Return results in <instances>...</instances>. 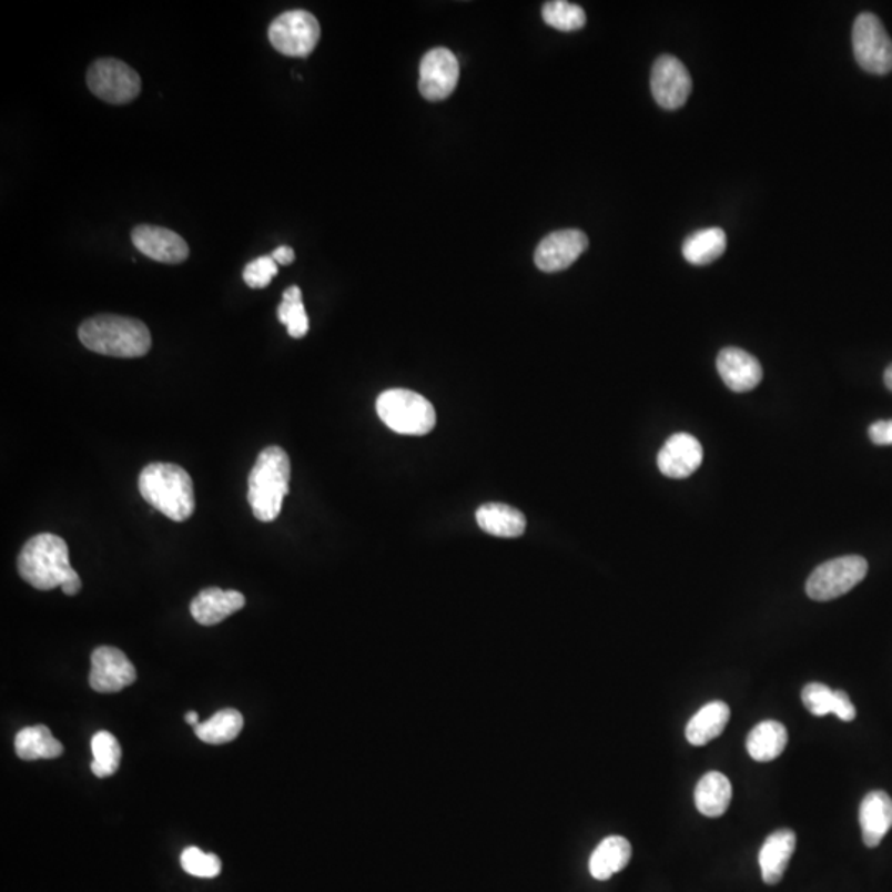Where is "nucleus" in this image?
I'll return each instance as SVG.
<instances>
[{
	"mask_svg": "<svg viewBox=\"0 0 892 892\" xmlns=\"http://www.w3.org/2000/svg\"><path fill=\"white\" fill-rule=\"evenodd\" d=\"M276 275H278V263L273 256H260L243 270V280L253 290L266 288Z\"/></svg>",
	"mask_w": 892,
	"mask_h": 892,
	"instance_id": "nucleus-32",
	"label": "nucleus"
},
{
	"mask_svg": "<svg viewBox=\"0 0 892 892\" xmlns=\"http://www.w3.org/2000/svg\"><path fill=\"white\" fill-rule=\"evenodd\" d=\"M185 722H187V724L194 726V728L195 726L201 724V722H199L197 712L195 711L187 712V714H185Z\"/></svg>",
	"mask_w": 892,
	"mask_h": 892,
	"instance_id": "nucleus-37",
	"label": "nucleus"
},
{
	"mask_svg": "<svg viewBox=\"0 0 892 892\" xmlns=\"http://www.w3.org/2000/svg\"><path fill=\"white\" fill-rule=\"evenodd\" d=\"M589 249V239L580 230H559L549 233L537 245L534 263L544 273H557L569 268Z\"/></svg>",
	"mask_w": 892,
	"mask_h": 892,
	"instance_id": "nucleus-11",
	"label": "nucleus"
},
{
	"mask_svg": "<svg viewBox=\"0 0 892 892\" xmlns=\"http://www.w3.org/2000/svg\"><path fill=\"white\" fill-rule=\"evenodd\" d=\"M702 463V446L689 434H675L658 453V468L665 476L682 479L698 472Z\"/></svg>",
	"mask_w": 892,
	"mask_h": 892,
	"instance_id": "nucleus-15",
	"label": "nucleus"
},
{
	"mask_svg": "<svg viewBox=\"0 0 892 892\" xmlns=\"http://www.w3.org/2000/svg\"><path fill=\"white\" fill-rule=\"evenodd\" d=\"M692 90L691 74L681 60L661 55L651 70V93L665 110H678L688 101Z\"/></svg>",
	"mask_w": 892,
	"mask_h": 892,
	"instance_id": "nucleus-10",
	"label": "nucleus"
},
{
	"mask_svg": "<svg viewBox=\"0 0 892 892\" xmlns=\"http://www.w3.org/2000/svg\"><path fill=\"white\" fill-rule=\"evenodd\" d=\"M543 19L547 26L560 32H576L582 29L587 22L586 12L582 7L566 0H554L543 7Z\"/></svg>",
	"mask_w": 892,
	"mask_h": 892,
	"instance_id": "nucleus-30",
	"label": "nucleus"
},
{
	"mask_svg": "<svg viewBox=\"0 0 892 892\" xmlns=\"http://www.w3.org/2000/svg\"><path fill=\"white\" fill-rule=\"evenodd\" d=\"M833 689L830 686L821 685V682H810L802 691L803 706L813 716H820V718L833 712Z\"/></svg>",
	"mask_w": 892,
	"mask_h": 892,
	"instance_id": "nucleus-33",
	"label": "nucleus"
},
{
	"mask_svg": "<svg viewBox=\"0 0 892 892\" xmlns=\"http://www.w3.org/2000/svg\"><path fill=\"white\" fill-rule=\"evenodd\" d=\"M378 418L398 435L422 437L430 434L437 425L434 405L417 392L407 388H391L377 398Z\"/></svg>",
	"mask_w": 892,
	"mask_h": 892,
	"instance_id": "nucleus-5",
	"label": "nucleus"
},
{
	"mask_svg": "<svg viewBox=\"0 0 892 892\" xmlns=\"http://www.w3.org/2000/svg\"><path fill=\"white\" fill-rule=\"evenodd\" d=\"M870 438L874 445H892V420H880L870 427Z\"/></svg>",
	"mask_w": 892,
	"mask_h": 892,
	"instance_id": "nucleus-35",
	"label": "nucleus"
},
{
	"mask_svg": "<svg viewBox=\"0 0 892 892\" xmlns=\"http://www.w3.org/2000/svg\"><path fill=\"white\" fill-rule=\"evenodd\" d=\"M278 320L280 323L285 324L290 336L295 339L306 336L310 331V320H307L300 286H292L283 293V300L278 306Z\"/></svg>",
	"mask_w": 892,
	"mask_h": 892,
	"instance_id": "nucleus-29",
	"label": "nucleus"
},
{
	"mask_svg": "<svg viewBox=\"0 0 892 892\" xmlns=\"http://www.w3.org/2000/svg\"><path fill=\"white\" fill-rule=\"evenodd\" d=\"M87 83L91 93L110 104H126L141 93L136 70L118 59H100L90 67Z\"/></svg>",
	"mask_w": 892,
	"mask_h": 892,
	"instance_id": "nucleus-7",
	"label": "nucleus"
},
{
	"mask_svg": "<svg viewBox=\"0 0 892 892\" xmlns=\"http://www.w3.org/2000/svg\"><path fill=\"white\" fill-rule=\"evenodd\" d=\"M731 709L724 701H712L699 709L686 726V739L692 746H706L724 732Z\"/></svg>",
	"mask_w": 892,
	"mask_h": 892,
	"instance_id": "nucleus-20",
	"label": "nucleus"
},
{
	"mask_svg": "<svg viewBox=\"0 0 892 892\" xmlns=\"http://www.w3.org/2000/svg\"><path fill=\"white\" fill-rule=\"evenodd\" d=\"M16 753L22 760L57 759L62 756L63 746L47 726H30L17 734Z\"/></svg>",
	"mask_w": 892,
	"mask_h": 892,
	"instance_id": "nucleus-26",
	"label": "nucleus"
},
{
	"mask_svg": "<svg viewBox=\"0 0 892 892\" xmlns=\"http://www.w3.org/2000/svg\"><path fill=\"white\" fill-rule=\"evenodd\" d=\"M732 785L721 772H709L699 780L695 790L696 809L705 817L719 818L728 812Z\"/></svg>",
	"mask_w": 892,
	"mask_h": 892,
	"instance_id": "nucleus-21",
	"label": "nucleus"
},
{
	"mask_svg": "<svg viewBox=\"0 0 892 892\" xmlns=\"http://www.w3.org/2000/svg\"><path fill=\"white\" fill-rule=\"evenodd\" d=\"M140 491L152 508L175 523L194 515V483L182 466L152 463L141 472Z\"/></svg>",
	"mask_w": 892,
	"mask_h": 892,
	"instance_id": "nucleus-4",
	"label": "nucleus"
},
{
	"mask_svg": "<svg viewBox=\"0 0 892 892\" xmlns=\"http://www.w3.org/2000/svg\"><path fill=\"white\" fill-rule=\"evenodd\" d=\"M718 372L732 392H750L762 381V366L752 354L738 347L722 349L718 356Z\"/></svg>",
	"mask_w": 892,
	"mask_h": 892,
	"instance_id": "nucleus-16",
	"label": "nucleus"
},
{
	"mask_svg": "<svg viewBox=\"0 0 892 892\" xmlns=\"http://www.w3.org/2000/svg\"><path fill=\"white\" fill-rule=\"evenodd\" d=\"M476 523L496 537H519L526 530V518L518 509L503 503H488L476 511Z\"/></svg>",
	"mask_w": 892,
	"mask_h": 892,
	"instance_id": "nucleus-23",
	"label": "nucleus"
},
{
	"mask_svg": "<svg viewBox=\"0 0 892 892\" xmlns=\"http://www.w3.org/2000/svg\"><path fill=\"white\" fill-rule=\"evenodd\" d=\"M181 864L185 873L197 878H215L221 874V858L214 853H204L199 848L191 847L184 850L181 856Z\"/></svg>",
	"mask_w": 892,
	"mask_h": 892,
	"instance_id": "nucleus-31",
	"label": "nucleus"
},
{
	"mask_svg": "<svg viewBox=\"0 0 892 892\" xmlns=\"http://www.w3.org/2000/svg\"><path fill=\"white\" fill-rule=\"evenodd\" d=\"M290 478L292 463L285 449L272 445L260 453L249 476V503L256 519L272 523L278 518Z\"/></svg>",
	"mask_w": 892,
	"mask_h": 892,
	"instance_id": "nucleus-3",
	"label": "nucleus"
},
{
	"mask_svg": "<svg viewBox=\"0 0 892 892\" xmlns=\"http://www.w3.org/2000/svg\"><path fill=\"white\" fill-rule=\"evenodd\" d=\"M272 256L278 265L288 266L295 262V250L286 245L278 246V249L273 252Z\"/></svg>",
	"mask_w": 892,
	"mask_h": 892,
	"instance_id": "nucleus-36",
	"label": "nucleus"
},
{
	"mask_svg": "<svg viewBox=\"0 0 892 892\" xmlns=\"http://www.w3.org/2000/svg\"><path fill=\"white\" fill-rule=\"evenodd\" d=\"M860 823L864 844L876 848L892 828L891 797L883 790L868 793L861 802Z\"/></svg>",
	"mask_w": 892,
	"mask_h": 892,
	"instance_id": "nucleus-19",
	"label": "nucleus"
},
{
	"mask_svg": "<svg viewBox=\"0 0 892 892\" xmlns=\"http://www.w3.org/2000/svg\"><path fill=\"white\" fill-rule=\"evenodd\" d=\"M130 658L114 647H100L91 655L90 686L97 692H118L136 681Z\"/></svg>",
	"mask_w": 892,
	"mask_h": 892,
	"instance_id": "nucleus-13",
	"label": "nucleus"
},
{
	"mask_svg": "<svg viewBox=\"0 0 892 892\" xmlns=\"http://www.w3.org/2000/svg\"><path fill=\"white\" fill-rule=\"evenodd\" d=\"M866 574L868 562L864 557H838L813 570L807 582V594L817 601L833 600L854 589Z\"/></svg>",
	"mask_w": 892,
	"mask_h": 892,
	"instance_id": "nucleus-8",
	"label": "nucleus"
},
{
	"mask_svg": "<svg viewBox=\"0 0 892 892\" xmlns=\"http://www.w3.org/2000/svg\"><path fill=\"white\" fill-rule=\"evenodd\" d=\"M242 729L243 716L236 709H222L209 721L195 726L194 731L202 742L221 746V743L235 741Z\"/></svg>",
	"mask_w": 892,
	"mask_h": 892,
	"instance_id": "nucleus-27",
	"label": "nucleus"
},
{
	"mask_svg": "<svg viewBox=\"0 0 892 892\" xmlns=\"http://www.w3.org/2000/svg\"><path fill=\"white\" fill-rule=\"evenodd\" d=\"M78 337L93 353L124 359L146 356L152 346L151 333L143 321L116 314L90 317L81 324Z\"/></svg>",
	"mask_w": 892,
	"mask_h": 892,
	"instance_id": "nucleus-2",
	"label": "nucleus"
},
{
	"mask_svg": "<svg viewBox=\"0 0 892 892\" xmlns=\"http://www.w3.org/2000/svg\"><path fill=\"white\" fill-rule=\"evenodd\" d=\"M726 249H728V236L724 230L712 226L688 236L682 243V255L691 265H709L721 259Z\"/></svg>",
	"mask_w": 892,
	"mask_h": 892,
	"instance_id": "nucleus-25",
	"label": "nucleus"
},
{
	"mask_svg": "<svg viewBox=\"0 0 892 892\" xmlns=\"http://www.w3.org/2000/svg\"><path fill=\"white\" fill-rule=\"evenodd\" d=\"M134 246L154 262L178 265L189 259V245L179 233L164 226L140 225L131 233Z\"/></svg>",
	"mask_w": 892,
	"mask_h": 892,
	"instance_id": "nucleus-14",
	"label": "nucleus"
},
{
	"mask_svg": "<svg viewBox=\"0 0 892 892\" xmlns=\"http://www.w3.org/2000/svg\"><path fill=\"white\" fill-rule=\"evenodd\" d=\"M245 597L236 590H222L217 587L204 589L192 600L191 614L197 624L212 627L221 624L230 615L245 607Z\"/></svg>",
	"mask_w": 892,
	"mask_h": 892,
	"instance_id": "nucleus-17",
	"label": "nucleus"
},
{
	"mask_svg": "<svg viewBox=\"0 0 892 892\" xmlns=\"http://www.w3.org/2000/svg\"><path fill=\"white\" fill-rule=\"evenodd\" d=\"M833 714L844 722H851L856 718V708L851 702L850 696L844 691H834Z\"/></svg>",
	"mask_w": 892,
	"mask_h": 892,
	"instance_id": "nucleus-34",
	"label": "nucleus"
},
{
	"mask_svg": "<svg viewBox=\"0 0 892 892\" xmlns=\"http://www.w3.org/2000/svg\"><path fill=\"white\" fill-rule=\"evenodd\" d=\"M631 860L630 841L624 837H608L598 844L589 861L590 874L598 881L610 880L620 873Z\"/></svg>",
	"mask_w": 892,
	"mask_h": 892,
	"instance_id": "nucleus-22",
	"label": "nucleus"
},
{
	"mask_svg": "<svg viewBox=\"0 0 892 892\" xmlns=\"http://www.w3.org/2000/svg\"><path fill=\"white\" fill-rule=\"evenodd\" d=\"M789 742L785 726L777 721H763L747 736L746 747L749 756L757 762H772L782 756Z\"/></svg>",
	"mask_w": 892,
	"mask_h": 892,
	"instance_id": "nucleus-24",
	"label": "nucleus"
},
{
	"mask_svg": "<svg viewBox=\"0 0 892 892\" xmlns=\"http://www.w3.org/2000/svg\"><path fill=\"white\" fill-rule=\"evenodd\" d=\"M458 80L459 63L452 50L438 47L422 59L418 88L425 100H446L455 91Z\"/></svg>",
	"mask_w": 892,
	"mask_h": 892,
	"instance_id": "nucleus-12",
	"label": "nucleus"
},
{
	"mask_svg": "<svg viewBox=\"0 0 892 892\" xmlns=\"http://www.w3.org/2000/svg\"><path fill=\"white\" fill-rule=\"evenodd\" d=\"M797 837L792 830H777L763 841L759 853L762 880L767 884H779L795 851Z\"/></svg>",
	"mask_w": 892,
	"mask_h": 892,
	"instance_id": "nucleus-18",
	"label": "nucleus"
},
{
	"mask_svg": "<svg viewBox=\"0 0 892 892\" xmlns=\"http://www.w3.org/2000/svg\"><path fill=\"white\" fill-rule=\"evenodd\" d=\"M91 752H93L94 757L93 763H91V772L98 779L114 776L120 769L121 746L111 732H97L91 739Z\"/></svg>",
	"mask_w": 892,
	"mask_h": 892,
	"instance_id": "nucleus-28",
	"label": "nucleus"
},
{
	"mask_svg": "<svg viewBox=\"0 0 892 892\" xmlns=\"http://www.w3.org/2000/svg\"><path fill=\"white\" fill-rule=\"evenodd\" d=\"M853 50L856 62L868 73L892 72V40L874 13L864 12L854 20Z\"/></svg>",
	"mask_w": 892,
	"mask_h": 892,
	"instance_id": "nucleus-9",
	"label": "nucleus"
},
{
	"mask_svg": "<svg viewBox=\"0 0 892 892\" xmlns=\"http://www.w3.org/2000/svg\"><path fill=\"white\" fill-rule=\"evenodd\" d=\"M20 577L37 590L62 587L63 594L77 595L81 579L70 564L69 546L55 534H37L27 540L17 560Z\"/></svg>",
	"mask_w": 892,
	"mask_h": 892,
	"instance_id": "nucleus-1",
	"label": "nucleus"
},
{
	"mask_svg": "<svg viewBox=\"0 0 892 892\" xmlns=\"http://www.w3.org/2000/svg\"><path fill=\"white\" fill-rule=\"evenodd\" d=\"M884 384H886L888 388L892 392V364L888 367L886 372H884Z\"/></svg>",
	"mask_w": 892,
	"mask_h": 892,
	"instance_id": "nucleus-38",
	"label": "nucleus"
},
{
	"mask_svg": "<svg viewBox=\"0 0 892 892\" xmlns=\"http://www.w3.org/2000/svg\"><path fill=\"white\" fill-rule=\"evenodd\" d=\"M321 27L307 10H288L273 20L268 39L275 50L286 57H310L320 42Z\"/></svg>",
	"mask_w": 892,
	"mask_h": 892,
	"instance_id": "nucleus-6",
	"label": "nucleus"
}]
</instances>
